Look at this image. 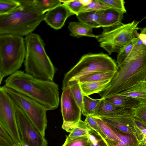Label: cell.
<instances>
[{
    "instance_id": "obj_43",
    "label": "cell",
    "mask_w": 146,
    "mask_h": 146,
    "mask_svg": "<svg viewBox=\"0 0 146 146\" xmlns=\"http://www.w3.org/2000/svg\"><path fill=\"white\" fill-rule=\"evenodd\" d=\"M84 146H91L90 144L89 143H89L85 145Z\"/></svg>"
},
{
    "instance_id": "obj_25",
    "label": "cell",
    "mask_w": 146,
    "mask_h": 146,
    "mask_svg": "<svg viewBox=\"0 0 146 146\" xmlns=\"http://www.w3.org/2000/svg\"><path fill=\"white\" fill-rule=\"evenodd\" d=\"M92 116L96 121L101 130L106 136V141L113 143H117L119 140V137L110 126L100 118Z\"/></svg>"
},
{
    "instance_id": "obj_7",
    "label": "cell",
    "mask_w": 146,
    "mask_h": 146,
    "mask_svg": "<svg viewBox=\"0 0 146 146\" xmlns=\"http://www.w3.org/2000/svg\"><path fill=\"white\" fill-rule=\"evenodd\" d=\"M139 21L134 20L131 23L102 28L101 33L96 38L101 47L109 55L118 53L124 46L137 37Z\"/></svg>"
},
{
    "instance_id": "obj_39",
    "label": "cell",
    "mask_w": 146,
    "mask_h": 146,
    "mask_svg": "<svg viewBox=\"0 0 146 146\" xmlns=\"http://www.w3.org/2000/svg\"><path fill=\"white\" fill-rule=\"evenodd\" d=\"M0 138L8 142L13 146L15 144L11 135L1 125H0Z\"/></svg>"
},
{
    "instance_id": "obj_19",
    "label": "cell",
    "mask_w": 146,
    "mask_h": 146,
    "mask_svg": "<svg viewBox=\"0 0 146 146\" xmlns=\"http://www.w3.org/2000/svg\"><path fill=\"white\" fill-rule=\"evenodd\" d=\"M110 126L118 136L119 139L116 143L107 141L108 146H140L137 138L134 136L124 133Z\"/></svg>"
},
{
    "instance_id": "obj_23",
    "label": "cell",
    "mask_w": 146,
    "mask_h": 146,
    "mask_svg": "<svg viewBox=\"0 0 146 146\" xmlns=\"http://www.w3.org/2000/svg\"><path fill=\"white\" fill-rule=\"evenodd\" d=\"M102 98L100 99H92L88 96H84L82 113L85 116L93 115L96 112Z\"/></svg>"
},
{
    "instance_id": "obj_29",
    "label": "cell",
    "mask_w": 146,
    "mask_h": 146,
    "mask_svg": "<svg viewBox=\"0 0 146 146\" xmlns=\"http://www.w3.org/2000/svg\"><path fill=\"white\" fill-rule=\"evenodd\" d=\"M70 88L72 95L74 100L82 110L84 96L83 94L80 82L74 85Z\"/></svg>"
},
{
    "instance_id": "obj_31",
    "label": "cell",
    "mask_w": 146,
    "mask_h": 146,
    "mask_svg": "<svg viewBox=\"0 0 146 146\" xmlns=\"http://www.w3.org/2000/svg\"><path fill=\"white\" fill-rule=\"evenodd\" d=\"M61 1L76 15L82 12L84 6L80 0H61Z\"/></svg>"
},
{
    "instance_id": "obj_38",
    "label": "cell",
    "mask_w": 146,
    "mask_h": 146,
    "mask_svg": "<svg viewBox=\"0 0 146 146\" xmlns=\"http://www.w3.org/2000/svg\"><path fill=\"white\" fill-rule=\"evenodd\" d=\"M134 117L146 123V104H141L134 110Z\"/></svg>"
},
{
    "instance_id": "obj_5",
    "label": "cell",
    "mask_w": 146,
    "mask_h": 146,
    "mask_svg": "<svg viewBox=\"0 0 146 146\" xmlns=\"http://www.w3.org/2000/svg\"><path fill=\"white\" fill-rule=\"evenodd\" d=\"M117 66L115 60L107 54L103 53L85 54L64 75L62 90L78 83L82 78L91 74L98 72H116Z\"/></svg>"
},
{
    "instance_id": "obj_34",
    "label": "cell",
    "mask_w": 146,
    "mask_h": 146,
    "mask_svg": "<svg viewBox=\"0 0 146 146\" xmlns=\"http://www.w3.org/2000/svg\"><path fill=\"white\" fill-rule=\"evenodd\" d=\"M111 8L113 9L122 12L126 13V10L125 7V2L123 0H100Z\"/></svg>"
},
{
    "instance_id": "obj_45",
    "label": "cell",
    "mask_w": 146,
    "mask_h": 146,
    "mask_svg": "<svg viewBox=\"0 0 146 146\" xmlns=\"http://www.w3.org/2000/svg\"></svg>"
},
{
    "instance_id": "obj_33",
    "label": "cell",
    "mask_w": 146,
    "mask_h": 146,
    "mask_svg": "<svg viewBox=\"0 0 146 146\" xmlns=\"http://www.w3.org/2000/svg\"><path fill=\"white\" fill-rule=\"evenodd\" d=\"M133 46L132 41L123 47L118 53L117 63L118 66L121 64L129 55Z\"/></svg>"
},
{
    "instance_id": "obj_27",
    "label": "cell",
    "mask_w": 146,
    "mask_h": 146,
    "mask_svg": "<svg viewBox=\"0 0 146 146\" xmlns=\"http://www.w3.org/2000/svg\"><path fill=\"white\" fill-rule=\"evenodd\" d=\"M134 121L137 139L141 146H146V123L134 117Z\"/></svg>"
},
{
    "instance_id": "obj_35",
    "label": "cell",
    "mask_w": 146,
    "mask_h": 146,
    "mask_svg": "<svg viewBox=\"0 0 146 146\" xmlns=\"http://www.w3.org/2000/svg\"><path fill=\"white\" fill-rule=\"evenodd\" d=\"M132 42L133 46L129 55L141 54L146 51V46L138 37L135 38Z\"/></svg>"
},
{
    "instance_id": "obj_37",
    "label": "cell",
    "mask_w": 146,
    "mask_h": 146,
    "mask_svg": "<svg viewBox=\"0 0 146 146\" xmlns=\"http://www.w3.org/2000/svg\"><path fill=\"white\" fill-rule=\"evenodd\" d=\"M87 136H83L72 140L69 141L65 142L62 146H84L89 143Z\"/></svg>"
},
{
    "instance_id": "obj_17",
    "label": "cell",
    "mask_w": 146,
    "mask_h": 146,
    "mask_svg": "<svg viewBox=\"0 0 146 146\" xmlns=\"http://www.w3.org/2000/svg\"><path fill=\"white\" fill-rule=\"evenodd\" d=\"M146 81L139 82L130 88L118 94L135 99L141 104H146Z\"/></svg>"
},
{
    "instance_id": "obj_41",
    "label": "cell",
    "mask_w": 146,
    "mask_h": 146,
    "mask_svg": "<svg viewBox=\"0 0 146 146\" xmlns=\"http://www.w3.org/2000/svg\"><path fill=\"white\" fill-rule=\"evenodd\" d=\"M80 2L84 6H87L91 2L92 0H80Z\"/></svg>"
},
{
    "instance_id": "obj_26",
    "label": "cell",
    "mask_w": 146,
    "mask_h": 146,
    "mask_svg": "<svg viewBox=\"0 0 146 146\" xmlns=\"http://www.w3.org/2000/svg\"><path fill=\"white\" fill-rule=\"evenodd\" d=\"M116 72H96L87 75L79 81L80 84L100 82L111 80Z\"/></svg>"
},
{
    "instance_id": "obj_10",
    "label": "cell",
    "mask_w": 146,
    "mask_h": 146,
    "mask_svg": "<svg viewBox=\"0 0 146 146\" xmlns=\"http://www.w3.org/2000/svg\"><path fill=\"white\" fill-rule=\"evenodd\" d=\"M0 125L9 134L15 144L20 143L15 103L1 86L0 88Z\"/></svg>"
},
{
    "instance_id": "obj_4",
    "label": "cell",
    "mask_w": 146,
    "mask_h": 146,
    "mask_svg": "<svg viewBox=\"0 0 146 146\" xmlns=\"http://www.w3.org/2000/svg\"><path fill=\"white\" fill-rule=\"evenodd\" d=\"M25 40V72L38 79L53 81L56 69L45 51V44L40 36L32 33L26 36Z\"/></svg>"
},
{
    "instance_id": "obj_46",
    "label": "cell",
    "mask_w": 146,
    "mask_h": 146,
    "mask_svg": "<svg viewBox=\"0 0 146 146\" xmlns=\"http://www.w3.org/2000/svg\"><path fill=\"white\" fill-rule=\"evenodd\" d=\"M140 146H141L140 145Z\"/></svg>"
},
{
    "instance_id": "obj_42",
    "label": "cell",
    "mask_w": 146,
    "mask_h": 146,
    "mask_svg": "<svg viewBox=\"0 0 146 146\" xmlns=\"http://www.w3.org/2000/svg\"><path fill=\"white\" fill-rule=\"evenodd\" d=\"M13 146H22V145L19 143L15 144Z\"/></svg>"
},
{
    "instance_id": "obj_9",
    "label": "cell",
    "mask_w": 146,
    "mask_h": 146,
    "mask_svg": "<svg viewBox=\"0 0 146 146\" xmlns=\"http://www.w3.org/2000/svg\"><path fill=\"white\" fill-rule=\"evenodd\" d=\"M15 108L20 144L28 146H48L45 136L41 134L23 111L15 104Z\"/></svg>"
},
{
    "instance_id": "obj_16",
    "label": "cell",
    "mask_w": 146,
    "mask_h": 146,
    "mask_svg": "<svg viewBox=\"0 0 146 146\" xmlns=\"http://www.w3.org/2000/svg\"><path fill=\"white\" fill-rule=\"evenodd\" d=\"M104 98L116 106L133 110L141 104L139 101L135 99L118 94Z\"/></svg>"
},
{
    "instance_id": "obj_15",
    "label": "cell",
    "mask_w": 146,
    "mask_h": 146,
    "mask_svg": "<svg viewBox=\"0 0 146 146\" xmlns=\"http://www.w3.org/2000/svg\"><path fill=\"white\" fill-rule=\"evenodd\" d=\"M100 27H107L122 23L124 13L112 8L98 11Z\"/></svg>"
},
{
    "instance_id": "obj_36",
    "label": "cell",
    "mask_w": 146,
    "mask_h": 146,
    "mask_svg": "<svg viewBox=\"0 0 146 146\" xmlns=\"http://www.w3.org/2000/svg\"><path fill=\"white\" fill-rule=\"evenodd\" d=\"M85 121L92 129L96 132L103 139L106 140V136L103 133L97 122L91 115L86 116Z\"/></svg>"
},
{
    "instance_id": "obj_2",
    "label": "cell",
    "mask_w": 146,
    "mask_h": 146,
    "mask_svg": "<svg viewBox=\"0 0 146 146\" xmlns=\"http://www.w3.org/2000/svg\"><path fill=\"white\" fill-rule=\"evenodd\" d=\"M146 80V51L129 55L117 69L110 82L99 92L104 98L119 93L139 82Z\"/></svg>"
},
{
    "instance_id": "obj_13",
    "label": "cell",
    "mask_w": 146,
    "mask_h": 146,
    "mask_svg": "<svg viewBox=\"0 0 146 146\" xmlns=\"http://www.w3.org/2000/svg\"><path fill=\"white\" fill-rule=\"evenodd\" d=\"M134 110L116 106L102 98L96 113L92 116L99 117L134 116Z\"/></svg>"
},
{
    "instance_id": "obj_18",
    "label": "cell",
    "mask_w": 146,
    "mask_h": 146,
    "mask_svg": "<svg viewBox=\"0 0 146 146\" xmlns=\"http://www.w3.org/2000/svg\"><path fill=\"white\" fill-rule=\"evenodd\" d=\"M68 28L70 31L71 36L77 38L84 36L97 38L98 35L93 33V28L80 22H71Z\"/></svg>"
},
{
    "instance_id": "obj_24",
    "label": "cell",
    "mask_w": 146,
    "mask_h": 146,
    "mask_svg": "<svg viewBox=\"0 0 146 146\" xmlns=\"http://www.w3.org/2000/svg\"><path fill=\"white\" fill-rule=\"evenodd\" d=\"M91 129V128L85 121H83L80 120L70 133L69 135L66 136L65 142H68L81 136H88Z\"/></svg>"
},
{
    "instance_id": "obj_3",
    "label": "cell",
    "mask_w": 146,
    "mask_h": 146,
    "mask_svg": "<svg viewBox=\"0 0 146 146\" xmlns=\"http://www.w3.org/2000/svg\"><path fill=\"white\" fill-rule=\"evenodd\" d=\"M21 5L8 14L0 15V35L11 34L21 36L32 33L44 20L41 13L25 0H18Z\"/></svg>"
},
{
    "instance_id": "obj_20",
    "label": "cell",
    "mask_w": 146,
    "mask_h": 146,
    "mask_svg": "<svg viewBox=\"0 0 146 146\" xmlns=\"http://www.w3.org/2000/svg\"><path fill=\"white\" fill-rule=\"evenodd\" d=\"M111 80L80 84L83 96H89L95 93H98L104 89Z\"/></svg>"
},
{
    "instance_id": "obj_40",
    "label": "cell",
    "mask_w": 146,
    "mask_h": 146,
    "mask_svg": "<svg viewBox=\"0 0 146 146\" xmlns=\"http://www.w3.org/2000/svg\"><path fill=\"white\" fill-rule=\"evenodd\" d=\"M146 46V27L141 29V32L138 33V36Z\"/></svg>"
},
{
    "instance_id": "obj_30",
    "label": "cell",
    "mask_w": 146,
    "mask_h": 146,
    "mask_svg": "<svg viewBox=\"0 0 146 146\" xmlns=\"http://www.w3.org/2000/svg\"><path fill=\"white\" fill-rule=\"evenodd\" d=\"M111 8L100 0H92L88 5L84 6L81 12L99 11Z\"/></svg>"
},
{
    "instance_id": "obj_14",
    "label": "cell",
    "mask_w": 146,
    "mask_h": 146,
    "mask_svg": "<svg viewBox=\"0 0 146 146\" xmlns=\"http://www.w3.org/2000/svg\"><path fill=\"white\" fill-rule=\"evenodd\" d=\"M99 117L107 124L117 130L124 133L133 135L137 138L134 127L133 116Z\"/></svg>"
},
{
    "instance_id": "obj_8",
    "label": "cell",
    "mask_w": 146,
    "mask_h": 146,
    "mask_svg": "<svg viewBox=\"0 0 146 146\" xmlns=\"http://www.w3.org/2000/svg\"><path fill=\"white\" fill-rule=\"evenodd\" d=\"M1 87L41 134L45 136L47 125V110L45 108L37 102L24 94L4 85Z\"/></svg>"
},
{
    "instance_id": "obj_28",
    "label": "cell",
    "mask_w": 146,
    "mask_h": 146,
    "mask_svg": "<svg viewBox=\"0 0 146 146\" xmlns=\"http://www.w3.org/2000/svg\"><path fill=\"white\" fill-rule=\"evenodd\" d=\"M21 4L18 0H0V15L10 13Z\"/></svg>"
},
{
    "instance_id": "obj_44",
    "label": "cell",
    "mask_w": 146,
    "mask_h": 146,
    "mask_svg": "<svg viewBox=\"0 0 146 146\" xmlns=\"http://www.w3.org/2000/svg\"><path fill=\"white\" fill-rule=\"evenodd\" d=\"M146 17V16L144 18V19Z\"/></svg>"
},
{
    "instance_id": "obj_22",
    "label": "cell",
    "mask_w": 146,
    "mask_h": 146,
    "mask_svg": "<svg viewBox=\"0 0 146 146\" xmlns=\"http://www.w3.org/2000/svg\"><path fill=\"white\" fill-rule=\"evenodd\" d=\"M76 16L80 22L92 28L100 27L98 11L81 12Z\"/></svg>"
},
{
    "instance_id": "obj_32",
    "label": "cell",
    "mask_w": 146,
    "mask_h": 146,
    "mask_svg": "<svg viewBox=\"0 0 146 146\" xmlns=\"http://www.w3.org/2000/svg\"><path fill=\"white\" fill-rule=\"evenodd\" d=\"M88 137L91 146H108L106 141L91 129Z\"/></svg>"
},
{
    "instance_id": "obj_11",
    "label": "cell",
    "mask_w": 146,
    "mask_h": 146,
    "mask_svg": "<svg viewBox=\"0 0 146 146\" xmlns=\"http://www.w3.org/2000/svg\"><path fill=\"white\" fill-rule=\"evenodd\" d=\"M61 108L63 120L62 128L70 133L81 120L82 110L73 98L69 88L63 91Z\"/></svg>"
},
{
    "instance_id": "obj_1",
    "label": "cell",
    "mask_w": 146,
    "mask_h": 146,
    "mask_svg": "<svg viewBox=\"0 0 146 146\" xmlns=\"http://www.w3.org/2000/svg\"><path fill=\"white\" fill-rule=\"evenodd\" d=\"M5 83V86L35 100L47 111L58 106L59 87L53 81L38 79L19 70L9 76Z\"/></svg>"
},
{
    "instance_id": "obj_12",
    "label": "cell",
    "mask_w": 146,
    "mask_h": 146,
    "mask_svg": "<svg viewBox=\"0 0 146 146\" xmlns=\"http://www.w3.org/2000/svg\"><path fill=\"white\" fill-rule=\"evenodd\" d=\"M74 15L62 4L48 11L45 15L44 21L52 28L58 30L63 26L68 17Z\"/></svg>"
},
{
    "instance_id": "obj_6",
    "label": "cell",
    "mask_w": 146,
    "mask_h": 146,
    "mask_svg": "<svg viewBox=\"0 0 146 146\" xmlns=\"http://www.w3.org/2000/svg\"><path fill=\"white\" fill-rule=\"evenodd\" d=\"M26 54L22 36L0 35V83L3 78L14 74L21 67Z\"/></svg>"
},
{
    "instance_id": "obj_21",
    "label": "cell",
    "mask_w": 146,
    "mask_h": 146,
    "mask_svg": "<svg viewBox=\"0 0 146 146\" xmlns=\"http://www.w3.org/2000/svg\"><path fill=\"white\" fill-rule=\"evenodd\" d=\"M42 14L61 4L60 0H25Z\"/></svg>"
}]
</instances>
